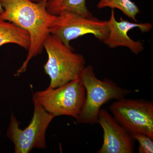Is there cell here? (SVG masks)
Here are the masks:
<instances>
[{"label": "cell", "mask_w": 153, "mask_h": 153, "mask_svg": "<svg viewBox=\"0 0 153 153\" xmlns=\"http://www.w3.org/2000/svg\"><path fill=\"white\" fill-rule=\"evenodd\" d=\"M48 0L36 3L30 0H0L4 9L0 19L13 23L30 35V46L26 60L17 70L16 75L27 70L30 60L40 55L44 49V41L49 33V28L56 16L47 8Z\"/></svg>", "instance_id": "obj_1"}, {"label": "cell", "mask_w": 153, "mask_h": 153, "mask_svg": "<svg viewBox=\"0 0 153 153\" xmlns=\"http://www.w3.org/2000/svg\"><path fill=\"white\" fill-rule=\"evenodd\" d=\"M44 49L48 55L44 66L50 77L49 87L56 88L78 78L85 67L84 56L73 52L56 36L50 34L44 41Z\"/></svg>", "instance_id": "obj_2"}, {"label": "cell", "mask_w": 153, "mask_h": 153, "mask_svg": "<svg viewBox=\"0 0 153 153\" xmlns=\"http://www.w3.org/2000/svg\"><path fill=\"white\" fill-rule=\"evenodd\" d=\"M79 78L85 87L86 97L81 112L76 119L77 123H98L99 113L103 105L111 100L123 98L131 92L109 79H99L91 65L85 66Z\"/></svg>", "instance_id": "obj_3"}, {"label": "cell", "mask_w": 153, "mask_h": 153, "mask_svg": "<svg viewBox=\"0 0 153 153\" xmlns=\"http://www.w3.org/2000/svg\"><path fill=\"white\" fill-rule=\"evenodd\" d=\"M86 91L79 77L56 88L48 87L36 91L33 101L55 117L66 115L76 119L85 102Z\"/></svg>", "instance_id": "obj_4"}, {"label": "cell", "mask_w": 153, "mask_h": 153, "mask_svg": "<svg viewBox=\"0 0 153 153\" xmlns=\"http://www.w3.org/2000/svg\"><path fill=\"white\" fill-rule=\"evenodd\" d=\"M34 112L30 124L25 129L13 114L10 118L7 136L14 145L15 153H29L33 149L46 148V135L48 126L56 117L33 102Z\"/></svg>", "instance_id": "obj_5"}, {"label": "cell", "mask_w": 153, "mask_h": 153, "mask_svg": "<svg viewBox=\"0 0 153 153\" xmlns=\"http://www.w3.org/2000/svg\"><path fill=\"white\" fill-rule=\"evenodd\" d=\"M108 22L93 17L80 16L74 12L63 11L56 15L49 28V33L54 35L67 47L70 43L87 34H92L104 42L108 34Z\"/></svg>", "instance_id": "obj_6"}, {"label": "cell", "mask_w": 153, "mask_h": 153, "mask_svg": "<svg viewBox=\"0 0 153 153\" xmlns=\"http://www.w3.org/2000/svg\"><path fill=\"white\" fill-rule=\"evenodd\" d=\"M114 118L132 134L140 133L153 139V103L144 100H117L109 107Z\"/></svg>", "instance_id": "obj_7"}, {"label": "cell", "mask_w": 153, "mask_h": 153, "mask_svg": "<svg viewBox=\"0 0 153 153\" xmlns=\"http://www.w3.org/2000/svg\"><path fill=\"white\" fill-rule=\"evenodd\" d=\"M98 123L103 131V142L97 153H133L134 139L105 109H100Z\"/></svg>", "instance_id": "obj_8"}, {"label": "cell", "mask_w": 153, "mask_h": 153, "mask_svg": "<svg viewBox=\"0 0 153 153\" xmlns=\"http://www.w3.org/2000/svg\"><path fill=\"white\" fill-rule=\"evenodd\" d=\"M108 22V34L103 43L109 48L119 47L128 48L134 54L138 55L144 50L142 42L135 41L129 37L128 33L135 28L139 29L142 33H148L152 29L153 26L149 22L133 23L120 19L117 21L115 16L114 10H112Z\"/></svg>", "instance_id": "obj_9"}, {"label": "cell", "mask_w": 153, "mask_h": 153, "mask_svg": "<svg viewBox=\"0 0 153 153\" xmlns=\"http://www.w3.org/2000/svg\"><path fill=\"white\" fill-rule=\"evenodd\" d=\"M8 44H16L28 51L30 46V35L13 23L0 19V47Z\"/></svg>", "instance_id": "obj_10"}, {"label": "cell", "mask_w": 153, "mask_h": 153, "mask_svg": "<svg viewBox=\"0 0 153 153\" xmlns=\"http://www.w3.org/2000/svg\"><path fill=\"white\" fill-rule=\"evenodd\" d=\"M86 0H48L47 8L52 15H58L63 11L74 12L86 17L92 16L88 9Z\"/></svg>", "instance_id": "obj_11"}, {"label": "cell", "mask_w": 153, "mask_h": 153, "mask_svg": "<svg viewBox=\"0 0 153 153\" xmlns=\"http://www.w3.org/2000/svg\"><path fill=\"white\" fill-rule=\"evenodd\" d=\"M97 7L98 9L107 7L118 9L136 22L137 16L140 12L138 6L131 0H99Z\"/></svg>", "instance_id": "obj_12"}, {"label": "cell", "mask_w": 153, "mask_h": 153, "mask_svg": "<svg viewBox=\"0 0 153 153\" xmlns=\"http://www.w3.org/2000/svg\"><path fill=\"white\" fill-rule=\"evenodd\" d=\"M132 135L134 140L139 143V153H153V139L145 134L140 133L133 134Z\"/></svg>", "instance_id": "obj_13"}, {"label": "cell", "mask_w": 153, "mask_h": 153, "mask_svg": "<svg viewBox=\"0 0 153 153\" xmlns=\"http://www.w3.org/2000/svg\"><path fill=\"white\" fill-rule=\"evenodd\" d=\"M3 12H4V9H3L0 3V15L2 14Z\"/></svg>", "instance_id": "obj_14"}, {"label": "cell", "mask_w": 153, "mask_h": 153, "mask_svg": "<svg viewBox=\"0 0 153 153\" xmlns=\"http://www.w3.org/2000/svg\"><path fill=\"white\" fill-rule=\"evenodd\" d=\"M30 1L33 2L38 3L41 1L42 0H30Z\"/></svg>", "instance_id": "obj_15"}]
</instances>
